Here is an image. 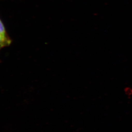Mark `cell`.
Instances as JSON below:
<instances>
[{
	"instance_id": "6da1fadb",
	"label": "cell",
	"mask_w": 132,
	"mask_h": 132,
	"mask_svg": "<svg viewBox=\"0 0 132 132\" xmlns=\"http://www.w3.org/2000/svg\"><path fill=\"white\" fill-rule=\"evenodd\" d=\"M11 43V40L8 36H5L0 34V48L9 46Z\"/></svg>"
},
{
	"instance_id": "7a4b0ae2",
	"label": "cell",
	"mask_w": 132,
	"mask_h": 132,
	"mask_svg": "<svg viewBox=\"0 0 132 132\" xmlns=\"http://www.w3.org/2000/svg\"><path fill=\"white\" fill-rule=\"evenodd\" d=\"M0 34H2L4 36H7L5 28H4V24H3L2 22L1 21V20H0Z\"/></svg>"
},
{
	"instance_id": "3957f363",
	"label": "cell",
	"mask_w": 132,
	"mask_h": 132,
	"mask_svg": "<svg viewBox=\"0 0 132 132\" xmlns=\"http://www.w3.org/2000/svg\"><path fill=\"white\" fill-rule=\"evenodd\" d=\"M0 49H1V48H0Z\"/></svg>"
}]
</instances>
